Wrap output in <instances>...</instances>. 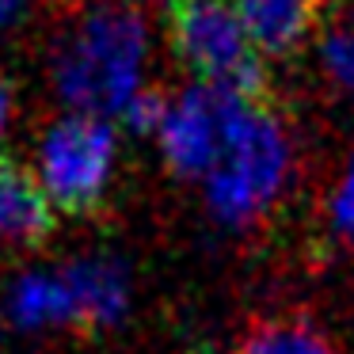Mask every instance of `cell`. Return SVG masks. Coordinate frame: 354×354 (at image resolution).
I'll return each mask as SVG.
<instances>
[{
  "mask_svg": "<svg viewBox=\"0 0 354 354\" xmlns=\"http://www.w3.org/2000/svg\"><path fill=\"white\" fill-rule=\"evenodd\" d=\"M225 149L206 176L209 209L225 225H248L274 206L290 179V138L259 100L214 88Z\"/></svg>",
  "mask_w": 354,
  "mask_h": 354,
  "instance_id": "cell-1",
  "label": "cell"
},
{
  "mask_svg": "<svg viewBox=\"0 0 354 354\" xmlns=\"http://www.w3.org/2000/svg\"><path fill=\"white\" fill-rule=\"evenodd\" d=\"M164 24L171 54L198 80H206V88L259 100L263 62L236 0H171Z\"/></svg>",
  "mask_w": 354,
  "mask_h": 354,
  "instance_id": "cell-2",
  "label": "cell"
},
{
  "mask_svg": "<svg viewBox=\"0 0 354 354\" xmlns=\"http://www.w3.org/2000/svg\"><path fill=\"white\" fill-rule=\"evenodd\" d=\"M115 164V133L92 115L57 122L42 141V187L65 214H92L100 206Z\"/></svg>",
  "mask_w": 354,
  "mask_h": 354,
  "instance_id": "cell-3",
  "label": "cell"
},
{
  "mask_svg": "<svg viewBox=\"0 0 354 354\" xmlns=\"http://www.w3.org/2000/svg\"><path fill=\"white\" fill-rule=\"evenodd\" d=\"M141 54V27L122 12H103L88 27L84 42L65 65V95L88 111H115L126 103L133 84V65Z\"/></svg>",
  "mask_w": 354,
  "mask_h": 354,
  "instance_id": "cell-4",
  "label": "cell"
},
{
  "mask_svg": "<svg viewBox=\"0 0 354 354\" xmlns=\"http://www.w3.org/2000/svg\"><path fill=\"white\" fill-rule=\"evenodd\" d=\"M160 141L171 171H179V176H209L225 149L214 88H198V92L183 95V103L168 111Z\"/></svg>",
  "mask_w": 354,
  "mask_h": 354,
  "instance_id": "cell-5",
  "label": "cell"
},
{
  "mask_svg": "<svg viewBox=\"0 0 354 354\" xmlns=\"http://www.w3.org/2000/svg\"><path fill=\"white\" fill-rule=\"evenodd\" d=\"M54 198L46 194L42 179H35L19 160L0 156V240L35 248L50 240L57 225Z\"/></svg>",
  "mask_w": 354,
  "mask_h": 354,
  "instance_id": "cell-6",
  "label": "cell"
},
{
  "mask_svg": "<svg viewBox=\"0 0 354 354\" xmlns=\"http://www.w3.org/2000/svg\"><path fill=\"white\" fill-rule=\"evenodd\" d=\"M62 274L73 293L77 328H111L122 320L130 286H126V270L115 259H77Z\"/></svg>",
  "mask_w": 354,
  "mask_h": 354,
  "instance_id": "cell-7",
  "label": "cell"
},
{
  "mask_svg": "<svg viewBox=\"0 0 354 354\" xmlns=\"http://www.w3.org/2000/svg\"><path fill=\"white\" fill-rule=\"evenodd\" d=\"M4 316L24 331H42V328H77V308L73 293L65 286V274H24L12 282L4 297Z\"/></svg>",
  "mask_w": 354,
  "mask_h": 354,
  "instance_id": "cell-8",
  "label": "cell"
},
{
  "mask_svg": "<svg viewBox=\"0 0 354 354\" xmlns=\"http://www.w3.org/2000/svg\"><path fill=\"white\" fill-rule=\"evenodd\" d=\"M259 54H286L308 35L320 0H236Z\"/></svg>",
  "mask_w": 354,
  "mask_h": 354,
  "instance_id": "cell-9",
  "label": "cell"
},
{
  "mask_svg": "<svg viewBox=\"0 0 354 354\" xmlns=\"http://www.w3.org/2000/svg\"><path fill=\"white\" fill-rule=\"evenodd\" d=\"M236 354H339V351L308 324L274 320V324H259L240 343Z\"/></svg>",
  "mask_w": 354,
  "mask_h": 354,
  "instance_id": "cell-10",
  "label": "cell"
},
{
  "mask_svg": "<svg viewBox=\"0 0 354 354\" xmlns=\"http://www.w3.org/2000/svg\"><path fill=\"white\" fill-rule=\"evenodd\" d=\"M320 69L343 92H354V24H331L320 35Z\"/></svg>",
  "mask_w": 354,
  "mask_h": 354,
  "instance_id": "cell-11",
  "label": "cell"
},
{
  "mask_svg": "<svg viewBox=\"0 0 354 354\" xmlns=\"http://www.w3.org/2000/svg\"><path fill=\"white\" fill-rule=\"evenodd\" d=\"M168 100L160 92H141L126 103V126L133 133H160L168 122Z\"/></svg>",
  "mask_w": 354,
  "mask_h": 354,
  "instance_id": "cell-12",
  "label": "cell"
},
{
  "mask_svg": "<svg viewBox=\"0 0 354 354\" xmlns=\"http://www.w3.org/2000/svg\"><path fill=\"white\" fill-rule=\"evenodd\" d=\"M328 217H331V229H335L339 236L354 240V160L346 164V171L339 176L335 191H331Z\"/></svg>",
  "mask_w": 354,
  "mask_h": 354,
  "instance_id": "cell-13",
  "label": "cell"
},
{
  "mask_svg": "<svg viewBox=\"0 0 354 354\" xmlns=\"http://www.w3.org/2000/svg\"><path fill=\"white\" fill-rule=\"evenodd\" d=\"M8 84H4V80H0V133H4V122H8Z\"/></svg>",
  "mask_w": 354,
  "mask_h": 354,
  "instance_id": "cell-14",
  "label": "cell"
},
{
  "mask_svg": "<svg viewBox=\"0 0 354 354\" xmlns=\"http://www.w3.org/2000/svg\"><path fill=\"white\" fill-rule=\"evenodd\" d=\"M19 4H24V0H0V24H8V19L19 12Z\"/></svg>",
  "mask_w": 354,
  "mask_h": 354,
  "instance_id": "cell-15",
  "label": "cell"
}]
</instances>
